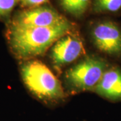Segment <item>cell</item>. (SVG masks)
<instances>
[{
	"label": "cell",
	"instance_id": "6da1fadb",
	"mask_svg": "<svg viewBox=\"0 0 121 121\" xmlns=\"http://www.w3.org/2000/svg\"><path fill=\"white\" fill-rule=\"evenodd\" d=\"M75 30L67 23L55 27H22L8 24L5 37L11 52L20 61L44 55L57 40Z\"/></svg>",
	"mask_w": 121,
	"mask_h": 121
},
{
	"label": "cell",
	"instance_id": "7a4b0ae2",
	"mask_svg": "<svg viewBox=\"0 0 121 121\" xmlns=\"http://www.w3.org/2000/svg\"><path fill=\"white\" fill-rule=\"evenodd\" d=\"M20 71L27 89L46 103H57L67 94L60 81L43 62L36 59L21 61Z\"/></svg>",
	"mask_w": 121,
	"mask_h": 121
},
{
	"label": "cell",
	"instance_id": "3957f363",
	"mask_svg": "<svg viewBox=\"0 0 121 121\" xmlns=\"http://www.w3.org/2000/svg\"><path fill=\"white\" fill-rule=\"evenodd\" d=\"M110 65L109 61L102 56H86L65 71V86L71 94L94 91Z\"/></svg>",
	"mask_w": 121,
	"mask_h": 121
},
{
	"label": "cell",
	"instance_id": "277c9868",
	"mask_svg": "<svg viewBox=\"0 0 121 121\" xmlns=\"http://www.w3.org/2000/svg\"><path fill=\"white\" fill-rule=\"evenodd\" d=\"M95 48L107 56L121 62V26L110 18H102L92 24L90 30Z\"/></svg>",
	"mask_w": 121,
	"mask_h": 121
},
{
	"label": "cell",
	"instance_id": "5b68a950",
	"mask_svg": "<svg viewBox=\"0 0 121 121\" xmlns=\"http://www.w3.org/2000/svg\"><path fill=\"white\" fill-rule=\"evenodd\" d=\"M69 21L49 5H39L19 11L8 24L22 27H55Z\"/></svg>",
	"mask_w": 121,
	"mask_h": 121
},
{
	"label": "cell",
	"instance_id": "8992f818",
	"mask_svg": "<svg viewBox=\"0 0 121 121\" xmlns=\"http://www.w3.org/2000/svg\"><path fill=\"white\" fill-rule=\"evenodd\" d=\"M85 53L82 37L75 30L57 40L51 47L50 58L56 69L72 63Z\"/></svg>",
	"mask_w": 121,
	"mask_h": 121
},
{
	"label": "cell",
	"instance_id": "52a82bcc",
	"mask_svg": "<svg viewBox=\"0 0 121 121\" xmlns=\"http://www.w3.org/2000/svg\"><path fill=\"white\" fill-rule=\"evenodd\" d=\"M94 91L110 102H121V67L117 65L110 64Z\"/></svg>",
	"mask_w": 121,
	"mask_h": 121
},
{
	"label": "cell",
	"instance_id": "ba28073f",
	"mask_svg": "<svg viewBox=\"0 0 121 121\" xmlns=\"http://www.w3.org/2000/svg\"><path fill=\"white\" fill-rule=\"evenodd\" d=\"M92 0H59V4L65 12L80 17L87 12Z\"/></svg>",
	"mask_w": 121,
	"mask_h": 121
},
{
	"label": "cell",
	"instance_id": "9c48e42d",
	"mask_svg": "<svg viewBox=\"0 0 121 121\" xmlns=\"http://www.w3.org/2000/svg\"><path fill=\"white\" fill-rule=\"evenodd\" d=\"M91 10L97 14H118L121 12V0H92Z\"/></svg>",
	"mask_w": 121,
	"mask_h": 121
},
{
	"label": "cell",
	"instance_id": "30bf717a",
	"mask_svg": "<svg viewBox=\"0 0 121 121\" xmlns=\"http://www.w3.org/2000/svg\"><path fill=\"white\" fill-rule=\"evenodd\" d=\"M19 0H0V19L4 21H10V16Z\"/></svg>",
	"mask_w": 121,
	"mask_h": 121
},
{
	"label": "cell",
	"instance_id": "8fae6325",
	"mask_svg": "<svg viewBox=\"0 0 121 121\" xmlns=\"http://www.w3.org/2000/svg\"><path fill=\"white\" fill-rule=\"evenodd\" d=\"M48 0H19V2L22 4V6L27 8H34L39 5H42L47 3Z\"/></svg>",
	"mask_w": 121,
	"mask_h": 121
}]
</instances>
